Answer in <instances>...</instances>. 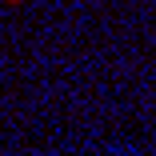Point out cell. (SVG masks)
Segmentation results:
<instances>
[{
	"label": "cell",
	"instance_id": "6da1fadb",
	"mask_svg": "<svg viewBox=\"0 0 156 156\" xmlns=\"http://www.w3.org/2000/svg\"><path fill=\"white\" fill-rule=\"evenodd\" d=\"M8 4H20V0H8Z\"/></svg>",
	"mask_w": 156,
	"mask_h": 156
}]
</instances>
